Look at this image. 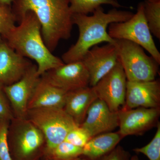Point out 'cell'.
Segmentation results:
<instances>
[{
	"instance_id": "8992f818",
	"label": "cell",
	"mask_w": 160,
	"mask_h": 160,
	"mask_svg": "<svg viewBox=\"0 0 160 160\" xmlns=\"http://www.w3.org/2000/svg\"><path fill=\"white\" fill-rule=\"evenodd\" d=\"M109 36L113 39L130 41L141 46L160 64V53L146 22L143 2L139 3L137 11L129 19L122 22L112 23L108 26Z\"/></svg>"
},
{
	"instance_id": "5bb4252c",
	"label": "cell",
	"mask_w": 160,
	"mask_h": 160,
	"mask_svg": "<svg viewBox=\"0 0 160 160\" xmlns=\"http://www.w3.org/2000/svg\"><path fill=\"white\" fill-rule=\"evenodd\" d=\"M118 126V112L111 111L106 103L97 98L89 107L86 118L80 126L91 138L98 135L111 132Z\"/></svg>"
},
{
	"instance_id": "8fae6325",
	"label": "cell",
	"mask_w": 160,
	"mask_h": 160,
	"mask_svg": "<svg viewBox=\"0 0 160 160\" xmlns=\"http://www.w3.org/2000/svg\"><path fill=\"white\" fill-rule=\"evenodd\" d=\"M41 76L66 92L89 86V72L82 61L64 63Z\"/></svg>"
},
{
	"instance_id": "d4e9b609",
	"label": "cell",
	"mask_w": 160,
	"mask_h": 160,
	"mask_svg": "<svg viewBox=\"0 0 160 160\" xmlns=\"http://www.w3.org/2000/svg\"><path fill=\"white\" fill-rule=\"evenodd\" d=\"M9 126V122H0V160H13L8 143Z\"/></svg>"
},
{
	"instance_id": "e0dca14e",
	"label": "cell",
	"mask_w": 160,
	"mask_h": 160,
	"mask_svg": "<svg viewBox=\"0 0 160 160\" xmlns=\"http://www.w3.org/2000/svg\"><path fill=\"white\" fill-rule=\"evenodd\" d=\"M97 98L94 89L90 86L68 92L64 109L80 126L86 118L89 107Z\"/></svg>"
},
{
	"instance_id": "ffe728a7",
	"label": "cell",
	"mask_w": 160,
	"mask_h": 160,
	"mask_svg": "<svg viewBox=\"0 0 160 160\" xmlns=\"http://www.w3.org/2000/svg\"><path fill=\"white\" fill-rule=\"evenodd\" d=\"M102 5H110L115 8L122 7L117 0H70V9L72 14L88 15Z\"/></svg>"
},
{
	"instance_id": "7a4b0ae2",
	"label": "cell",
	"mask_w": 160,
	"mask_h": 160,
	"mask_svg": "<svg viewBox=\"0 0 160 160\" xmlns=\"http://www.w3.org/2000/svg\"><path fill=\"white\" fill-rule=\"evenodd\" d=\"M91 16L72 14V22L78 28V41L62 56L64 63L81 61L89 49L100 43L106 42L115 44L109 36L107 28L112 23L122 22L133 16L132 12L118 10L117 8L105 12L102 6L96 9Z\"/></svg>"
},
{
	"instance_id": "cb8c5ba5",
	"label": "cell",
	"mask_w": 160,
	"mask_h": 160,
	"mask_svg": "<svg viewBox=\"0 0 160 160\" xmlns=\"http://www.w3.org/2000/svg\"><path fill=\"white\" fill-rule=\"evenodd\" d=\"M90 139L91 138L86 130L78 126L69 132L64 141L74 146L83 148Z\"/></svg>"
},
{
	"instance_id": "5b68a950",
	"label": "cell",
	"mask_w": 160,
	"mask_h": 160,
	"mask_svg": "<svg viewBox=\"0 0 160 160\" xmlns=\"http://www.w3.org/2000/svg\"><path fill=\"white\" fill-rule=\"evenodd\" d=\"M118 58L128 82L153 81L158 73L159 64L145 53L141 46L124 39H114Z\"/></svg>"
},
{
	"instance_id": "83f0119b",
	"label": "cell",
	"mask_w": 160,
	"mask_h": 160,
	"mask_svg": "<svg viewBox=\"0 0 160 160\" xmlns=\"http://www.w3.org/2000/svg\"><path fill=\"white\" fill-rule=\"evenodd\" d=\"M13 0H0V6H11Z\"/></svg>"
},
{
	"instance_id": "f1b7e54d",
	"label": "cell",
	"mask_w": 160,
	"mask_h": 160,
	"mask_svg": "<svg viewBox=\"0 0 160 160\" xmlns=\"http://www.w3.org/2000/svg\"><path fill=\"white\" fill-rule=\"evenodd\" d=\"M44 160H87L86 159L78 157L70 159H58L52 158H47L46 159Z\"/></svg>"
},
{
	"instance_id": "9a60e30c",
	"label": "cell",
	"mask_w": 160,
	"mask_h": 160,
	"mask_svg": "<svg viewBox=\"0 0 160 160\" xmlns=\"http://www.w3.org/2000/svg\"><path fill=\"white\" fill-rule=\"evenodd\" d=\"M32 63L11 48L3 40H0V83L4 86L16 82Z\"/></svg>"
},
{
	"instance_id": "ba28073f",
	"label": "cell",
	"mask_w": 160,
	"mask_h": 160,
	"mask_svg": "<svg viewBox=\"0 0 160 160\" xmlns=\"http://www.w3.org/2000/svg\"><path fill=\"white\" fill-rule=\"evenodd\" d=\"M41 76L38 73L36 64H32L24 76L16 82L4 86L14 118H27L29 100L38 86Z\"/></svg>"
},
{
	"instance_id": "ac0fdd59",
	"label": "cell",
	"mask_w": 160,
	"mask_h": 160,
	"mask_svg": "<svg viewBox=\"0 0 160 160\" xmlns=\"http://www.w3.org/2000/svg\"><path fill=\"white\" fill-rule=\"evenodd\" d=\"M123 138L118 132H108L91 138L83 147L82 156L87 160H100L118 146Z\"/></svg>"
},
{
	"instance_id": "4316f807",
	"label": "cell",
	"mask_w": 160,
	"mask_h": 160,
	"mask_svg": "<svg viewBox=\"0 0 160 160\" xmlns=\"http://www.w3.org/2000/svg\"><path fill=\"white\" fill-rule=\"evenodd\" d=\"M131 156L122 147L117 146L110 152L100 160H130Z\"/></svg>"
},
{
	"instance_id": "2e32d148",
	"label": "cell",
	"mask_w": 160,
	"mask_h": 160,
	"mask_svg": "<svg viewBox=\"0 0 160 160\" xmlns=\"http://www.w3.org/2000/svg\"><path fill=\"white\" fill-rule=\"evenodd\" d=\"M67 92L52 85L41 76V79L29 100L28 110L40 108L64 109Z\"/></svg>"
},
{
	"instance_id": "f546056e",
	"label": "cell",
	"mask_w": 160,
	"mask_h": 160,
	"mask_svg": "<svg viewBox=\"0 0 160 160\" xmlns=\"http://www.w3.org/2000/svg\"><path fill=\"white\" fill-rule=\"evenodd\" d=\"M130 160H139V159L137 155H134L131 157Z\"/></svg>"
},
{
	"instance_id": "d6986e66",
	"label": "cell",
	"mask_w": 160,
	"mask_h": 160,
	"mask_svg": "<svg viewBox=\"0 0 160 160\" xmlns=\"http://www.w3.org/2000/svg\"><path fill=\"white\" fill-rule=\"evenodd\" d=\"M144 12L149 30L158 39H160V0H145Z\"/></svg>"
},
{
	"instance_id": "6da1fadb",
	"label": "cell",
	"mask_w": 160,
	"mask_h": 160,
	"mask_svg": "<svg viewBox=\"0 0 160 160\" xmlns=\"http://www.w3.org/2000/svg\"><path fill=\"white\" fill-rule=\"evenodd\" d=\"M11 8L18 22L27 12L36 15L44 42L51 52L60 41L71 36L73 24L70 0H13Z\"/></svg>"
},
{
	"instance_id": "7c38bea8",
	"label": "cell",
	"mask_w": 160,
	"mask_h": 160,
	"mask_svg": "<svg viewBox=\"0 0 160 160\" xmlns=\"http://www.w3.org/2000/svg\"><path fill=\"white\" fill-rule=\"evenodd\" d=\"M82 61L89 72V86L94 87L118 62L116 47L111 43L95 46L86 52Z\"/></svg>"
},
{
	"instance_id": "9c48e42d",
	"label": "cell",
	"mask_w": 160,
	"mask_h": 160,
	"mask_svg": "<svg viewBox=\"0 0 160 160\" xmlns=\"http://www.w3.org/2000/svg\"><path fill=\"white\" fill-rule=\"evenodd\" d=\"M127 80L118 60L116 66L92 87L98 98L111 111L118 112L125 105Z\"/></svg>"
},
{
	"instance_id": "30bf717a",
	"label": "cell",
	"mask_w": 160,
	"mask_h": 160,
	"mask_svg": "<svg viewBox=\"0 0 160 160\" xmlns=\"http://www.w3.org/2000/svg\"><path fill=\"white\" fill-rule=\"evenodd\" d=\"M119 130L122 137L143 134L159 122L160 108L138 107L130 109H120L118 112Z\"/></svg>"
},
{
	"instance_id": "7402d4cb",
	"label": "cell",
	"mask_w": 160,
	"mask_h": 160,
	"mask_svg": "<svg viewBox=\"0 0 160 160\" xmlns=\"http://www.w3.org/2000/svg\"><path fill=\"white\" fill-rule=\"evenodd\" d=\"M157 129L154 137L146 146L137 148L133 151L137 153L145 155L149 160H160V123L157 126Z\"/></svg>"
},
{
	"instance_id": "484cf974",
	"label": "cell",
	"mask_w": 160,
	"mask_h": 160,
	"mask_svg": "<svg viewBox=\"0 0 160 160\" xmlns=\"http://www.w3.org/2000/svg\"><path fill=\"white\" fill-rule=\"evenodd\" d=\"M4 88V85L0 83V122H10L14 117Z\"/></svg>"
},
{
	"instance_id": "603a6c76",
	"label": "cell",
	"mask_w": 160,
	"mask_h": 160,
	"mask_svg": "<svg viewBox=\"0 0 160 160\" xmlns=\"http://www.w3.org/2000/svg\"><path fill=\"white\" fill-rule=\"evenodd\" d=\"M16 22L11 6H0V40L15 26Z\"/></svg>"
},
{
	"instance_id": "277c9868",
	"label": "cell",
	"mask_w": 160,
	"mask_h": 160,
	"mask_svg": "<svg viewBox=\"0 0 160 160\" xmlns=\"http://www.w3.org/2000/svg\"><path fill=\"white\" fill-rule=\"evenodd\" d=\"M26 118L44 135L46 153L64 141L69 132L79 126L63 108L29 109Z\"/></svg>"
},
{
	"instance_id": "3957f363",
	"label": "cell",
	"mask_w": 160,
	"mask_h": 160,
	"mask_svg": "<svg viewBox=\"0 0 160 160\" xmlns=\"http://www.w3.org/2000/svg\"><path fill=\"white\" fill-rule=\"evenodd\" d=\"M2 39L18 54L36 63L40 76L64 64L48 49L43 40L42 26L36 15L28 11Z\"/></svg>"
},
{
	"instance_id": "44dd1931",
	"label": "cell",
	"mask_w": 160,
	"mask_h": 160,
	"mask_svg": "<svg viewBox=\"0 0 160 160\" xmlns=\"http://www.w3.org/2000/svg\"><path fill=\"white\" fill-rule=\"evenodd\" d=\"M83 148L63 141L46 154L48 158L58 159H70L82 156Z\"/></svg>"
},
{
	"instance_id": "4fadbf2b",
	"label": "cell",
	"mask_w": 160,
	"mask_h": 160,
	"mask_svg": "<svg viewBox=\"0 0 160 160\" xmlns=\"http://www.w3.org/2000/svg\"><path fill=\"white\" fill-rule=\"evenodd\" d=\"M160 83L158 80L144 82L127 81L125 103L121 108H160Z\"/></svg>"
},
{
	"instance_id": "52a82bcc",
	"label": "cell",
	"mask_w": 160,
	"mask_h": 160,
	"mask_svg": "<svg viewBox=\"0 0 160 160\" xmlns=\"http://www.w3.org/2000/svg\"><path fill=\"white\" fill-rule=\"evenodd\" d=\"M11 122L8 135L11 136L15 156L19 160H29L45 143L44 135L28 119L14 118Z\"/></svg>"
}]
</instances>
